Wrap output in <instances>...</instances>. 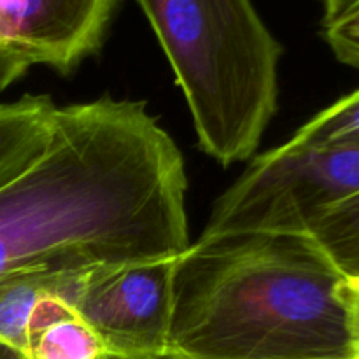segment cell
Wrapping results in <instances>:
<instances>
[{"instance_id":"obj_4","label":"cell","mask_w":359,"mask_h":359,"mask_svg":"<svg viewBox=\"0 0 359 359\" xmlns=\"http://www.w3.org/2000/svg\"><path fill=\"white\" fill-rule=\"evenodd\" d=\"M175 259L91 269L79 273L63 304L98 337L107 356H165Z\"/></svg>"},{"instance_id":"obj_11","label":"cell","mask_w":359,"mask_h":359,"mask_svg":"<svg viewBox=\"0 0 359 359\" xmlns=\"http://www.w3.org/2000/svg\"><path fill=\"white\" fill-rule=\"evenodd\" d=\"M323 27L326 42L337 60L359 70V4L339 20Z\"/></svg>"},{"instance_id":"obj_13","label":"cell","mask_w":359,"mask_h":359,"mask_svg":"<svg viewBox=\"0 0 359 359\" xmlns=\"http://www.w3.org/2000/svg\"><path fill=\"white\" fill-rule=\"evenodd\" d=\"M30 67V63L21 60L20 56L6 51V49H0V93L7 90L11 84L16 83L18 79H21Z\"/></svg>"},{"instance_id":"obj_1","label":"cell","mask_w":359,"mask_h":359,"mask_svg":"<svg viewBox=\"0 0 359 359\" xmlns=\"http://www.w3.org/2000/svg\"><path fill=\"white\" fill-rule=\"evenodd\" d=\"M186 186L144 102L56 107L44 153L0 188V277L175 259L191 244Z\"/></svg>"},{"instance_id":"obj_9","label":"cell","mask_w":359,"mask_h":359,"mask_svg":"<svg viewBox=\"0 0 359 359\" xmlns=\"http://www.w3.org/2000/svg\"><path fill=\"white\" fill-rule=\"evenodd\" d=\"M309 237L347 279L359 277V193L319 217Z\"/></svg>"},{"instance_id":"obj_2","label":"cell","mask_w":359,"mask_h":359,"mask_svg":"<svg viewBox=\"0 0 359 359\" xmlns=\"http://www.w3.org/2000/svg\"><path fill=\"white\" fill-rule=\"evenodd\" d=\"M346 277L309 235L200 237L175 259V359H356Z\"/></svg>"},{"instance_id":"obj_3","label":"cell","mask_w":359,"mask_h":359,"mask_svg":"<svg viewBox=\"0 0 359 359\" xmlns=\"http://www.w3.org/2000/svg\"><path fill=\"white\" fill-rule=\"evenodd\" d=\"M186 98L198 144L221 165L258 149L277 111L280 44L252 0H137Z\"/></svg>"},{"instance_id":"obj_5","label":"cell","mask_w":359,"mask_h":359,"mask_svg":"<svg viewBox=\"0 0 359 359\" xmlns=\"http://www.w3.org/2000/svg\"><path fill=\"white\" fill-rule=\"evenodd\" d=\"M118 0H0V49L67 74L102 46Z\"/></svg>"},{"instance_id":"obj_12","label":"cell","mask_w":359,"mask_h":359,"mask_svg":"<svg viewBox=\"0 0 359 359\" xmlns=\"http://www.w3.org/2000/svg\"><path fill=\"white\" fill-rule=\"evenodd\" d=\"M344 300H346L347 312H349L351 335H353L354 358L359 359V277L358 279H347L344 283Z\"/></svg>"},{"instance_id":"obj_7","label":"cell","mask_w":359,"mask_h":359,"mask_svg":"<svg viewBox=\"0 0 359 359\" xmlns=\"http://www.w3.org/2000/svg\"><path fill=\"white\" fill-rule=\"evenodd\" d=\"M77 276L23 272L0 277V342L27 356L28 330L35 309L49 297L65 300Z\"/></svg>"},{"instance_id":"obj_14","label":"cell","mask_w":359,"mask_h":359,"mask_svg":"<svg viewBox=\"0 0 359 359\" xmlns=\"http://www.w3.org/2000/svg\"><path fill=\"white\" fill-rule=\"evenodd\" d=\"M358 4L359 0H323V7H325V20H323V25L339 20L340 16L349 13Z\"/></svg>"},{"instance_id":"obj_8","label":"cell","mask_w":359,"mask_h":359,"mask_svg":"<svg viewBox=\"0 0 359 359\" xmlns=\"http://www.w3.org/2000/svg\"><path fill=\"white\" fill-rule=\"evenodd\" d=\"M98 337L56 297L35 309L28 330V359H104Z\"/></svg>"},{"instance_id":"obj_6","label":"cell","mask_w":359,"mask_h":359,"mask_svg":"<svg viewBox=\"0 0 359 359\" xmlns=\"http://www.w3.org/2000/svg\"><path fill=\"white\" fill-rule=\"evenodd\" d=\"M56 107L44 95L0 104V188L44 153Z\"/></svg>"},{"instance_id":"obj_16","label":"cell","mask_w":359,"mask_h":359,"mask_svg":"<svg viewBox=\"0 0 359 359\" xmlns=\"http://www.w3.org/2000/svg\"><path fill=\"white\" fill-rule=\"evenodd\" d=\"M104 359H132V358H114V356H105ZM140 359H175L172 356H168V354H165V356H158V358H140Z\"/></svg>"},{"instance_id":"obj_15","label":"cell","mask_w":359,"mask_h":359,"mask_svg":"<svg viewBox=\"0 0 359 359\" xmlns=\"http://www.w3.org/2000/svg\"><path fill=\"white\" fill-rule=\"evenodd\" d=\"M0 359H27L25 354H21L20 351L13 349V347L6 346V344L0 342Z\"/></svg>"},{"instance_id":"obj_10","label":"cell","mask_w":359,"mask_h":359,"mask_svg":"<svg viewBox=\"0 0 359 359\" xmlns=\"http://www.w3.org/2000/svg\"><path fill=\"white\" fill-rule=\"evenodd\" d=\"M290 142L307 147L359 146V90L314 116Z\"/></svg>"}]
</instances>
